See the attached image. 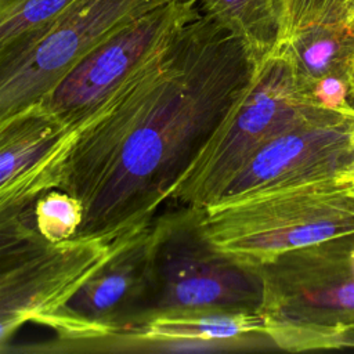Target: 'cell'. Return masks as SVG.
<instances>
[{
    "mask_svg": "<svg viewBox=\"0 0 354 354\" xmlns=\"http://www.w3.org/2000/svg\"><path fill=\"white\" fill-rule=\"evenodd\" d=\"M256 66L232 28L191 4L166 40L76 130L58 188L82 205L75 238L111 243L151 225Z\"/></svg>",
    "mask_w": 354,
    "mask_h": 354,
    "instance_id": "1",
    "label": "cell"
},
{
    "mask_svg": "<svg viewBox=\"0 0 354 354\" xmlns=\"http://www.w3.org/2000/svg\"><path fill=\"white\" fill-rule=\"evenodd\" d=\"M261 303L260 270L212 242L202 207L183 205L153 218L142 324L158 317L259 314Z\"/></svg>",
    "mask_w": 354,
    "mask_h": 354,
    "instance_id": "2",
    "label": "cell"
},
{
    "mask_svg": "<svg viewBox=\"0 0 354 354\" xmlns=\"http://www.w3.org/2000/svg\"><path fill=\"white\" fill-rule=\"evenodd\" d=\"M260 317L274 346L325 350L354 332V231L282 253L257 267Z\"/></svg>",
    "mask_w": 354,
    "mask_h": 354,
    "instance_id": "3",
    "label": "cell"
},
{
    "mask_svg": "<svg viewBox=\"0 0 354 354\" xmlns=\"http://www.w3.org/2000/svg\"><path fill=\"white\" fill-rule=\"evenodd\" d=\"M202 210L212 242L254 267L354 231V192L343 178L221 201Z\"/></svg>",
    "mask_w": 354,
    "mask_h": 354,
    "instance_id": "4",
    "label": "cell"
},
{
    "mask_svg": "<svg viewBox=\"0 0 354 354\" xmlns=\"http://www.w3.org/2000/svg\"><path fill=\"white\" fill-rule=\"evenodd\" d=\"M322 105L301 82L285 43L263 58L209 144L176 187L171 199L206 207L266 142Z\"/></svg>",
    "mask_w": 354,
    "mask_h": 354,
    "instance_id": "5",
    "label": "cell"
},
{
    "mask_svg": "<svg viewBox=\"0 0 354 354\" xmlns=\"http://www.w3.org/2000/svg\"><path fill=\"white\" fill-rule=\"evenodd\" d=\"M166 0H73L0 65V119L40 102L93 47Z\"/></svg>",
    "mask_w": 354,
    "mask_h": 354,
    "instance_id": "6",
    "label": "cell"
},
{
    "mask_svg": "<svg viewBox=\"0 0 354 354\" xmlns=\"http://www.w3.org/2000/svg\"><path fill=\"white\" fill-rule=\"evenodd\" d=\"M353 166L354 105H319L257 149L216 202L332 178L353 184Z\"/></svg>",
    "mask_w": 354,
    "mask_h": 354,
    "instance_id": "7",
    "label": "cell"
},
{
    "mask_svg": "<svg viewBox=\"0 0 354 354\" xmlns=\"http://www.w3.org/2000/svg\"><path fill=\"white\" fill-rule=\"evenodd\" d=\"M149 230L113 241L104 264L40 325L68 343L102 342L141 325L149 286Z\"/></svg>",
    "mask_w": 354,
    "mask_h": 354,
    "instance_id": "8",
    "label": "cell"
},
{
    "mask_svg": "<svg viewBox=\"0 0 354 354\" xmlns=\"http://www.w3.org/2000/svg\"><path fill=\"white\" fill-rule=\"evenodd\" d=\"M189 8L181 0H166L131 19L80 58L40 104L77 130L166 40Z\"/></svg>",
    "mask_w": 354,
    "mask_h": 354,
    "instance_id": "9",
    "label": "cell"
},
{
    "mask_svg": "<svg viewBox=\"0 0 354 354\" xmlns=\"http://www.w3.org/2000/svg\"><path fill=\"white\" fill-rule=\"evenodd\" d=\"M112 242L72 238L0 266V348L26 322L61 307L111 254Z\"/></svg>",
    "mask_w": 354,
    "mask_h": 354,
    "instance_id": "10",
    "label": "cell"
},
{
    "mask_svg": "<svg viewBox=\"0 0 354 354\" xmlns=\"http://www.w3.org/2000/svg\"><path fill=\"white\" fill-rule=\"evenodd\" d=\"M75 134L40 102L0 119V210L59 188Z\"/></svg>",
    "mask_w": 354,
    "mask_h": 354,
    "instance_id": "11",
    "label": "cell"
},
{
    "mask_svg": "<svg viewBox=\"0 0 354 354\" xmlns=\"http://www.w3.org/2000/svg\"><path fill=\"white\" fill-rule=\"evenodd\" d=\"M297 73L307 88L328 80L350 86L354 71V22L315 24L299 29L285 41ZM315 97V95H314Z\"/></svg>",
    "mask_w": 354,
    "mask_h": 354,
    "instance_id": "12",
    "label": "cell"
},
{
    "mask_svg": "<svg viewBox=\"0 0 354 354\" xmlns=\"http://www.w3.org/2000/svg\"><path fill=\"white\" fill-rule=\"evenodd\" d=\"M191 4L232 28L248 43L257 64L281 44L274 0H192Z\"/></svg>",
    "mask_w": 354,
    "mask_h": 354,
    "instance_id": "13",
    "label": "cell"
},
{
    "mask_svg": "<svg viewBox=\"0 0 354 354\" xmlns=\"http://www.w3.org/2000/svg\"><path fill=\"white\" fill-rule=\"evenodd\" d=\"M73 0H0V65L18 54Z\"/></svg>",
    "mask_w": 354,
    "mask_h": 354,
    "instance_id": "14",
    "label": "cell"
},
{
    "mask_svg": "<svg viewBox=\"0 0 354 354\" xmlns=\"http://www.w3.org/2000/svg\"><path fill=\"white\" fill-rule=\"evenodd\" d=\"M35 224L50 243L75 238L82 224V205L62 189H51L39 196L33 206Z\"/></svg>",
    "mask_w": 354,
    "mask_h": 354,
    "instance_id": "15",
    "label": "cell"
},
{
    "mask_svg": "<svg viewBox=\"0 0 354 354\" xmlns=\"http://www.w3.org/2000/svg\"><path fill=\"white\" fill-rule=\"evenodd\" d=\"M35 202L15 203L0 210V266L50 243L36 228Z\"/></svg>",
    "mask_w": 354,
    "mask_h": 354,
    "instance_id": "16",
    "label": "cell"
},
{
    "mask_svg": "<svg viewBox=\"0 0 354 354\" xmlns=\"http://www.w3.org/2000/svg\"><path fill=\"white\" fill-rule=\"evenodd\" d=\"M281 43L310 25L350 21L351 0H274Z\"/></svg>",
    "mask_w": 354,
    "mask_h": 354,
    "instance_id": "17",
    "label": "cell"
},
{
    "mask_svg": "<svg viewBox=\"0 0 354 354\" xmlns=\"http://www.w3.org/2000/svg\"><path fill=\"white\" fill-rule=\"evenodd\" d=\"M328 348H354V332L336 337L329 343Z\"/></svg>",
    "mask_w": 354,
    "mask_h": 354,
    "instance_id": "18",
    "label": "cell"
},
{
    "mask_svg": "<svg viewBox=\"0 0 354 354\" xmlns=\"http://www.w3.org/2000/svg\"><path fill=\"white\" fill-rule=\"evenodd\" d=\"M350 102L354 105V71L350 79Z\"/></svg>",
    "mask_w": 354,
    "mask_h": 354,
    "instance_id": "19",
    "label": "cell"
},
{
    "mask_svg": "<svg viewBox=\"0 0 354 354\" xmlns=\"http://www.w3.org/2000/svg\"><path fill=\"white\" fill-rule=\"evenodd\" d=\"M350 21L354 22V0H351V11H350Z\"/></svg>",
    "mask_w": 354,
    "mask_h": 354,
    "instance_id": "20",
    "label": "cell"
},
{
    "mask_svg": "<svg viewBox=\"0 0 354 354\" xmlns=\"http://www.w3.org/2000/svg\"><path fill=\"white\" fill-rule=\"evenodd\" d=\"M183 3H187V4H191L192 3V0H181Z\"/></svg>",
    "mask_w": 354,
    "mask_h": 354,
    "instance_id": "21",
    "label": "cell"
},
{
    "mask_svg": "<svg viewBox=\"0 0 354 354\" xmlns=\"http://www.w3.org/2000/svg\"><path fill=\"white\" fill-rule=\"evenodd\" d=\"M351 191H353V192H354V183H353V184H351Z\"/></svg>",
    "mask_w": 354,
    "mask_h": 354,
    "instance_id": "22",
    "label": "cell"
}]
</instances>
